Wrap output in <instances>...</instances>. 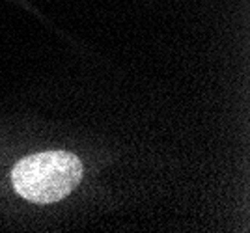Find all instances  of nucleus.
<instances>
[{
  "label": "nucleus",
  "instance_id": "1",
  "mask_svg": "<svg viewBox=\"0 0 250 233\" xmlns=\"http://www.w3.org/2000/svg\"><path fill=\"white\" fill-rule=\"evenodd\" d=\"M15 191L34 203L63 200L83 179V164L73 153L45 151L19 160L11 172Z\"/></svg>",
  "mask_w": 250,
  "mask_h": 233
}]
</instances>
